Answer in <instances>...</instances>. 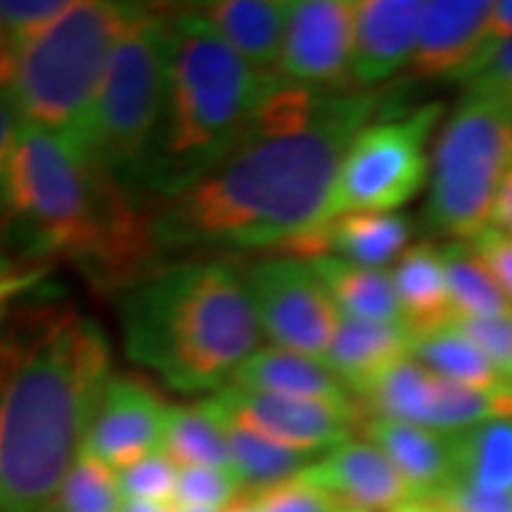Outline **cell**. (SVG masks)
Here are the masks:
<instances>
[{
    "label": "cell",
    "instance_id": "obj_19",
    "mask_svg": "<svg viewBox=\"0 0 512 512\" xmlns=\"http://www.w3.org/2000/svg\"><path fill=\"white\" fill-rule=\"evenodd\" d=\"M411 356L413 335L406 325L342 316L323 361L358 401L382 375Z\"/></svg>",
    "mask_w": 512,
    "mask_h": 512
},
{
    "label": "cell",
    "instance_id": "obj_9",
    "mask_svg": "<svg viewBox=\"0 0 512 512\" xmlns=\"http://www.w3.org/2000/svg\"><path fill=\"white\" fill-rule=\"evenodd\" d=\"M444 107L422 105L406 117L373 121L349 145L332 188L325 221L358 211L394 214L406 207L430 176L427 152Z\"/></svg>",
    "mask_w": 512,
    "mask_h": 512
},
{
    "label": "cell",
    "instance_id": "obj_5",
    "mask_svg": "<svg viewBox=\"0 0 512 512\" xmlns=\"http://www.w3.org/2000/svg\"><path fill=\"white\" fill-rule=\"evenodd\" d=\"M275 79L242 60L197 8H171L162 105L133 195L152 207L207 176L238 143Z\"/></svg>",
    "mask_w": 512,
    "mask_h": 512
},
{
    "label": "cell",
    "instance_id": "obj_38",
    "mask_svg": "<svg viewBox=\"0 0 512 512\" xmlns=\"http://www.w3.org/2000/svg\"><path fill=\"white\" fill-rule=\"evenodd\" d=\"M434 501L444 512H512V494L482 491L456 479Z\"/></svg>",
    "mask_w": 512,
    "mask_h": 512
},
{
    "label": "cell",
    "instance_id": "obj_18",
    "mask_svg": "<svg viewBox=\"0 0 512 512\" xmlns=\"http://www.w3.org/2000/svg\"><path fill=\"white\" fill-rule=\"evenodd\" d=\"M494 3L489 0H432L425 3L418 43L408 62L415 81L463 83L482 41Z\"/></svg>",
    "mask_w": 512,
    "mask_h": 512
},
{
    "label": "cell",
    "instance_id": "obj_8",
    "mask_svg": "<svg viewBox=\"0 0 512 512\" xmlns=\"http://www.w3.org/2000/svg\"><path fill=\"white\" fill-rule=\"evenodd\" d=\"M512 166V105L465 95L432 150L425 226L470 242L491 226L496 192Z\"/></svg>",
    "mask_w": 512,
    "mask_h": 512
},
{
    "label": "cell",
    "instance_id": "obj_2",
    "mask_svg": "<svg viewBox=\"0 0 512 512\" xmlns=\"http://www.w3.org/2000/svg\"><path fill=\"white\" fill-rule=\"evenodd\" d=\"M112 375L105 330L74 304L0 311V512H53Z\"/></svg>",
    "mask_w": 512,
    "mask_h": 512
},
{
    "label": "cell",
    "instance_id": "obj_25",
    "mask_svg": "<svg viewBox=\"0 0 512 512\" xmlns=\"http://www.w3.org/2000/svg\"><path fill=\"white\" fill-rule=\"evenodd\" d=\"M453 437V479L512 494V418L486 420Z\"/></svg>",
    "mask_w": 512,
    "mask_h": 512
},
{
    "label": "cell",
    "instance_id": "obj_47",
    "mask_svg": "<svg viewBox=\"0 0 512 512\" xmlns=\"http://www.w3.org/2000/svg\"><path fill=\"white\" fill-rule=\"evenodd\" d=\"M3 214H5V204H3V192H0V221H3Z\"/></svg>",
    "mask_w": 512,
    "mask_h": 512
},
{
    "label": "cell",
    "instance_id": "obj_15",
    "mask_svg": "<svg viewBox=\"0 0 512 512\" xmlns=\"http://www.w3.org/2000/svg\"><path fill=\"white\" fill-rule=\"evenodd\" d=\"M302 477L330 496L337 508L392 512L415 498L392 460L366 439H349L323 453Z\"/></svg>",
    "mask_w": 512,
    "mask_h": 512
},
{
    "label": "cell",
    "instance_id": "obj_43",
    "mask_svg": "<svg viewBox=\"0 0 512 512\" xmlns=\"http://www.w3.org/2000/svg\"><path fill=\"white\" fill-rule=\"evenodd\" d=\"M119 512H176V505L155 501H124Z\"/></svg>",
    "mask_w": 512,
    "mask_h": 512
},
{
    "label": "cell",
    "instance_id": "obj_1",
    "mask_svg": "<svg viewBox=\"0 0 512 512\" xmlns=\"http://www.w3.org/2000/svg\"><path fill=\"white\" fill-rule=\"evenodd\" d=\"M380 107L375 91H316L278 76L233 150L152 204L159 252H278L320 226L349 145Z\"/></svg>",
    "mask_w": 512,
    "mask_h": 512
},
{
    "label": "cell",
    "instance_id": "obj_40",
    "mask_svg": "<svg viewBox=\"0 0 512 512\" xmlns=\"http://www.w3.org/2000/svg\"><path fill=\"white\" fill-rule=\"evenodd\" d=\"M48 273L41 264H24V261H12L8 254L0 256V311L17 294L29 292L36 283H41L43 275Z\"/></svg>",
    "mask_w": 512,
    "mask_h": 512
},
{
    "label": "cell",
    "instance_id": "obj_12",
    "mask_svg": "<svg viewBox=\"0 0 512 512\" xmlns=\"http://www.w3.org/2000/svg\"><path fill=\"white\" fill-rule=\"evenodd\" d=\"M204 403L219 418L240 422L278 444L316 456L349 441L351 432L361 430L366 420L361 406H332L278 394L245 392L238 387H223Z\"/></svg>",
    "mask_w": 512,
    "mask_h": 512
},
{
    "label": "cell",
    "instance_id": "obj_31",
    "mask_svg": "<svg viewBox=\"0 0 512 512\" xmlns=\"http://www.w3.org/2000/svg\"><path fill=\"white\" fill-rule=\"evenodd\" d=\"M74 0H0V31L3 48L17 53L46 31Z\"/></svg>",
    "mask_w": 512,
    "mask_h": 512
},
{
    "label": "cell",
    "instance_id": "obj_45",
    "mask_svg": "<svg viewBox=\"0 0 512 512\" xmlns=\"http://www.w3.org/2000/svg\"><path fill=\"white\" fill-rule=\"evenodd\" d=\"M219 512H259V510H256V505L252 503V498H249L247 491H242L238 498H233V501Z\"/></svg>",
    "mask_w": 512,
    "mask_h": 512
},
{
    "label": "cell",
    "instance_id": "obj_46",
    "mask_svg": "<svg viewBox=\"0 0 512 512\" xmlns=\"http://www.w3.org/2000/svg\"><path fill=\"white\" fill-rule=\"evenodd\" d=\"M5 249H8V242H5L3 230H0V256H5Z\"/></svg>",
    "mask_w": 512,
    "mask_h": 512
},
{
    "label": "cell",
    "instance_id": "obj_30",
    "mask_svg": "<svg viewBox=\"0 0 512 512\" xmlns=\"http://www.w3.org/2000/svg\"><path fill=\"white\" fill-rule=\"evenodd\" d=\"M121 505L119 472L83 448L64 477L53 512H119Z\"/></svg>",
    "mask_w": 512,
    "mask_h": 512
},
{
    "label": "cell",
    "instance_id": "obj_14",
    "mask_svg": "<svg viewBox=\"0 0 512 512\" xmlns=\"http://www.w3.org/2000/svg\"><path fill=\"white\" fill-rule=\"evenodd\" d=\"M169 403L140 377L112 375L88 427L93 456L121 472L162 448Z\"/></svg>",
    "mask_w": 512,
    "mask_h": 512
},
{
    "label": "cell",
    "instance_id": "obj_32",
    "mask_svg": "<svg viewBox=\"0 0 512 512\" xmlns=\"http://www.w3.org/2000/svg\"><path fill=\"white\" fill-rule=\"evenodd\" d=\"M242 486L230 470L219 467H183L178 470L176 508H207L223 510L242 494Z\"/></svg>",
    "mask_w": 512,
    "mask_h": 512
},
{
    "label": "cell",
    "instance_id": "obj_37",
    "mask_svg": "<svg viewBox=\"0 0 512 512\" xmlns=\"http://www.w3.org/2000/svg\"><path fill=\"white\" fill-rule=\"evenodd\" d=\"M470 247L512 302V233L489 226L475 240H470Z\"/></svg>",
    "mask_w": 512,
    "mask_h": 512
},
{
    "label": "cell",
    "instance_id": "obj_6",
    "mask_svg": "<svg viewBox=\"0 0 512 512\" xmlns=\"http://www.w3.org/2000/svg\"><path fill=\"white\" fill-rule=\"evenodd\" d=\"M136 3L81 0L17 53L0 50V88L24 126L53 133L81 152L88 121Z\"/></svg>",
    "mask_w": 512,
    "mask_h": 512
},
{
    "label": "cell",
    "instance_id": "obj_26",
    "mask_svg": "<svg viewBox=\"0 0 512 512\" xmlns=\"http://www.w3.org/2000/svg\"><path fill=\"white\" fill-rule=\"evenodd\" d=\"M219 420L223 430H226L230 472L238 479L242 489H261V486L278 484L283 479L297 477L320 458L316 453H306L299 451V448L278 444V441L249 430V427L240 425V422L226 418Z\"/></svg>",
    "mask_w": 512,
    "mask_h": 512
},
{
    "label": "cell",
    "instance_id": "obj_48",
    "mask_svg": "<svg viewBox=\"0 0 512 512\" xmlns=\"http://www.w3.org/2000/svg\"><path fill=\"white\" fill-rule=\"evenodd\" d=\"M335 512H368V510H354V508H339Z\"/></svg>",
    "mask_w": 512,
    "mask_h": 512
},
{
    "label": "cell",
    "instance_id": "obj_29",
    "mask_svg": "<svg viewBox=\"0 0 512 512\" xmlns=\"http://www.w3.org/2000/svg\"><path fill=\"white\" fill-rule=\"evenodd\" d=\"M441 256H444L453 320L496 318L512 313V302L470 242H446L441 247Z\"/></svg>",
    "mask_w": 512,
    "mask_h": 512
},
{
    "label": "cell",
    "instance_id": "obj_44",
    "mask_svg": "<svg viewBox=\"0 0 512 512\" xmlns=\"http://www.w3.org/2000/svg\"><path fill=\"white\" fill-rule=\"evenodd\" d=\"M392 512H441V508L434 498H411V501L401 503Z\"/></svg>",
    "mask_w": 512,
    "mask_h": 512
},
{
    "label": "cell",
    "instance_id": "obj_11",
    "mask_svg": "<svg viewBox=\"0 0 512 512\" xmlns=\"http://www.w3.org/2000/svg\"><path fill=\"white\" fill-rule=\"evenodd\" d=\"M358 401L368 418L411 422L441 434L465 432L486 420L512 418V387L479 392L432 373L413 356L382 375Z\"/></svg>",
    "mask_w": 512,
    "mask_h": 512
},
{
    "label": "cell",
    "instance_id": "obj_16",
    "mask_svg": "<svg viewBox=\"0 0 512 512\" xmlns=\"http://www.w3.org/2000/svg\"><path fill=\"white\" fill-rule=\"evenodd\" d=\"M411 238L413 223L406 214L358 211L320 223L309 233L287 242L278 252L280 256L302 261L335 256L356 266L384 268L401 259V254L411 247Z\"/></svg>",
    "mask_w": 512,
    "mask_h": 512
},
{
    "label": "cell",
    "instance_id": "obj_39",
    "mask_svg": "<svg viewBox=\"0 0 512 512\" xmlns=\"http://www.w3.org/2000/svg\"><path fill=\"white\" fill-rule=\"evenodd\" d=\"M465 95L472 98H491L512 105V41L505 43L501 53L475 79L465 83Z\"/></svg>",
    "mask_w": 512,
    "mask_h": 512
},
{
    "label": "cell",
    "instance_id": "obj_41",
    "mask_svg": "<svg viewBox=\"0 0 512 512\" xmlns=\"http://www.w3.org/2000/svg\"><path fill=\"white\" fill-rule=\"evenodd\" d=\"M24 131L22 114H19L12 95L0 88V178H3L5 169H8L12 152H15L17 140Z\"/></svg>",
    "mask_w": 512,
    "mask_h": 512
},
{
    "label": "cell",
    "instance_id": "obj_13",
    "mask_svg": "<svg viewBox=\"0 0 512 512\" xmlns=\"http://www.w3.org/2000/svg\"><path fill=\"white\" fill-rule=\"evenodd\" d=\"M354 31V0L290 3L278 76L316 91H354L351 88Z\"/></svg>",
    "mask_w": 512,
    "mask_h": 512
},
{
    "label": "cell",
    "instance_id": "obj_42",
    "mask_svg": "<svg viewBox=\"0 0 512 512\" xmlns=\"http://www.w3.org/2000/svg\"><path fill=\"white\" fill-rule=\"evenodd\" d=\"M491 226L512 233V166L503 176L501 188L496 192L494 211H491Z\"/></svg>",
    "mask_w": 512,
    "mask_h": 512
},
{
    "label": "cell",
    "instance_id": "obj_17",
    "mask_svg": "<svg viewBox=\"0 0 512 512\" xmlns=\"http://www.w3.org/2000/svg\"><path fill=\"white\" fill-rule=\"evenodd\" d=\"M420 0H361L356 3L351 88L373 91L411 62L418 43Z\"/></svg>",
    "mask_w": 512,
    "mask_h": 512
},
{
    "label": "cell",
    "instance_id": "obj_22",
    "mask_svg": "<svg viewBox=\"0 0 512 512\" xmlns=\"http://www.w3.org/2000/svg\"><path fill=\"white\" fill-rule=\"evenodd\" d=\"M223 41L264 74H278L290 3L285 0H214L195 5Z\"/></svg>",
    "mask_w": 512,
    "mask_h": 512
},
{
    "label": "cell",
    "instance_id": "obj_23",
    "mask_svg": "<svg viewBox=\"0 0 512 512\" xmlns=\"http://www.w3.org/2000/svg\"><path fill=\"white\" fill-rule=\"evenodd\" d=\"M392 278L403 323L413 337L453 323L444 256L437 242L420 240L408 247L396 261Z\"/></svg>",
    "mask_w": 512,
    "mask_h": 512
},
{
    "label": "cell",
    "instance_id": "obj_4",
    "mask_svg": "<svg viewBox=\"0 0 512 512\" xmlns=\"http://www.w3.org/2000/svg\"><path fill=\"white\" fill-rule=\"evenodd\" d=\"M128 361L183 394L221 392L259 347L240 268L221 259L162 264L119 297Z\"/></svg>",
    "mask_w": 512,
    "mask_h": 512
},
{
    "label": "cell",
    "instance_id": "obj_24",
    "mask_svg": "<svg viewBox=\"0 0 512 512\" xmlns=\"http://www.w3.org/2000/svg\"><path fill=\"white\" fill-rule=\"evenodd\" d=\"M309 264L316 268L318 278L328 287L332 302L337 304L342 316L406 325L394 278L387 268L356 266L335 256H323Z\"/></svg>",
    "mask_w": 512,
    "mask_h": 512
},
{
    "label": "cell",
    "instance_id": "obj_28",
    "mask_svg": "<svg viewBox=\"0 0 512 512\" xmlns=\"http://www.w3.org/2000/svg\"><path fill=\"white\" fill-rule=\"evenodd\" d=\"M159 453H164L178 470L183 467L230 470L226 430L204 401L169 408Z\"/></svg>",
    "mask_w": 512,
    "mask_h": 512
},
{
    "label": "cell",
    "instance_id": "obj_7",
    "mask_svg": "<svg viewBox=\"0 0 512 512\" xmlns=\"http://www.w3.org/2000/svg\"><path fill=\"white\" fill-rule=\"evenodd\" d=\"M171 5L136 3L95 100L81 152L133 192L162 105Z\"/></svg>",
    "mask_w": 512,
    "mask_h": 512
},
{
    "label": "cell",
    "instance_id": "obj_35",
    "mask_svg": "<svg viewBox=\"0 0 512 512\" xmlns=\"http://www.w3.org/2000/svg\"><path fill=\"white\" fill-rule=\"evenodd\" d=\"M453 323L484 351L503 380L512 384V313L496 318L453 320Z\"/></svg>",
    "mask_w": 512,
    "mask_h": 512
},
{
    "label": "cell",
    "instance_id": "obj_49",
    "mask_svg": "<svg viewBox=\"0 0 512 512\" xmlns=\"http://www.w3.org/2000/svg\"><path fill=\"white\" fill-rule=\"evenodd\" d=\"M0 48H3V31H0Z\"/></svg>",
    "mask_w": 512,
    "mask_h": 512
},
{
    "label": "cell",
    "instance_id": "obj_33",
    "mask_svg": "<svg viewBox=\"0 0 512 512\" xmlns=\"http://www.w3.org/2000/svg\"><path fill=\"white\" fill-rule=\"evenodd\" d=\"M178 467L164 453L147 456L140 463L119 472V486L124 501L174 503Z\"/></svg>",
    "mask_w": 512,
    "mask_h": 512
},
{
    "label": "cell",
    "instance_id": "obj_27",
    "mask_svg": "<svg viewBox=\"0 0 512 512\" xmlns=\"http://www.w3.org/2000/svg\"><path fill=\"white\" fill-rule=\"evenodd\" d=\"M413 358L432 373L479 392H503L512 387L456 323L413 337Z\"/></svg>",
    "mask_w": 512,
    "mask_h": 512
},
{
    "label": "cell",
    "instance_id": "obj_10",
    "mask_svg": "<svg viewBox=\"0 0 512 512\" xmlns=\"http://www.w3.org/2000/svg\"><path fill=\"white\" fill-rule=\"evenodd\" d=\"M261 332L273 347L323 361L339 328L337 304L309 261L268 256L242 271Z\"/></svg>",
    "mask_w": 512,
    "mask_h": 512
},
{
    "label": "cell",
    "instance_id": "obj_36",
    "mask_svg": "<svg viewBox=\"0 0 512 512\" xmlns=\"http://www.w3.org/2000/svg\"><path fill=\"white\" fill-rule=\"evenodd\" d=\"M512 41V0H496L494 10H491L489 19L484 24L482 41H479V48L475 57H472L470 67H467L463 86L467 81L475 79L477 74H482L486 67H489L491 60L501 53L505 43Z\"/></svg>",
    "mask_w": 512,
    "mask_h": 512
},
{
    "label": "cell",
    "instance_id": "obj_20",
    "mask_svg": "<svg viewBox=\"0 0 512 512\" xmlns=\"http://www.w3.org/2000/svg\"><path fill=\"white\" fill-rule=\"evenodd\" d=\"M358 432L392 460L415 498H437L453 482L451 434L389 418H366Z\"/></svg>",
    "mask_w": 512,
    "mask_h": 512
},
{
    "label": "cell",
    "instance_id": "obj_3",
    "mask_svg": "<svg viewBox=\"0 0 512 512\" xmlns=\"http://www.w3.org/2000/svg\"><path fill=\"white\" fill-rule=\"evenodd\" d=\"M0 192V230L27 264L62 256L114 297L162 266L150 204L53 133L24 126Z\"/></svg>",
    "mask_w": 512,
    "mask_h": 512
},
{
    "label": "cell",
    "instance_id": "obj_34",
    "mask_svg": "<svg viewBox=\"0 0 512 512\" xmlns=\"http://www.w3.org/2000/svg\"><path fill=\"white\" fill-rule=\"evenodd\" d=\"M259 512H335L339 510L330 496L302 475L283 479L278 484L245 489Z\"/></svg>",
    "mask_w": 512,
    "mask_h": 512
},
{
    "label": "cell",
    "instance_id": "obj_21",
    "mask_svg": "<svg viewBox=\"0 0 512 512\" xmlns=\"http://www.w3.org/2000/svg\"><path fill=\"white\" fill-rule=\"evenodd\" d=\"M228 387L245 392L278 394L290 399L332 403V406H361L344 382L320 358L280 347L256 349L230 377Z\"/></svg>",
    "mask_w": 512,
    "mask_h": 512
}]
</instances>
